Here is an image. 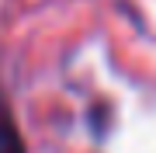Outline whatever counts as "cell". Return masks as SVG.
I'll list each match as a JSON object with an SVG mask.
<instances>
[{
	"label": "cell",
	"instance_id": "1",
	"mask_svg": "<svg viewBox=\"0 0 156 153\" xmlns=\"http://www.w3.org/2000/svg\"><path fill=\"white\" fill-rule=\"evenodd\" d=\"M0 153H24V139L17 132V122H14V111H11L4 87H0Z\"/></svg>",
	"mask_w": 156,
	"mask_h": 153
}]
</instances>
